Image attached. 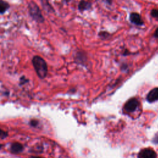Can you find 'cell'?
<instances>
[{
    "label": "cell",
    "instance_id": "5b68a950",
    "mask_svg": "<svg viewBox=\"0 0 158 158\" xmlns=\"http://www.w3.org/2000/svg\"><path fill=\"white\" fill-rule=\"evenodd\" d=\"M139 102L136 98H131L129 99L125 105V109L127 112L134 111L138 106Z\"/></svg>",
    "mask_w": 158,
    "mask_h": 158
},
{
    "label": "cell",
    "instance_id": "7c38bea8",
    "mask_svg": "<svg viewBox=\"0 0 158 158\" xmlns=\"http://www.w3.org/2000/svg\"><path fill=\"white\" fill-rule=\"evenodd\" d=\"M151 15L155 18L158 19V9H154L151 12Z\"/></svg>",
    "mask_w": 158,
    "mask_h": 158
},
{
    "label": "cell",
    "instance_id": "30bf717a",
    "mask_svg": "<svg viewBox=\"0 0 158 158\" xmlns=\"http://www.w3.org/2000/svg\"><path fill=\"white\" fill-rule=\"evenodd\" d=\"M10 8V4L4 0H0V15L5 14Z\"/></svg>",
    "mask_w": 158,
    "mask_h": 158
},
{
    "label": "cell",
    "instance_id": "5bb4252c",
    "mask_svg": "<svg viewBox=\"0 0 158 158\" xmlns=\"http://www.w3.org/2000/svg\"><path fill=\"white\" fill-rule=\"evenodd\" d=\"M30 124L32 127H36L38 125V121L35 119H32L30 120Z\"/></svg>",
    "mask_w": 158,
    "mask_h": 158
},
{
    "label": "cell",
    "instance_id": "8fae6325",
    "mask_svg": "<svg viewBox=\"0 0 158 158\" xmlns=\"http://www.w3.org/2000/svg\"><path fill=\"white\" fill-rule=\"evenodd\" d=\"M98 36L101 39H107L110 36V34L106 31H101L99 32Z\"/></svg>",
    "mask_w": 158,
    "mask_h": 158
},
{
    "label": "cell",
    "instance_id": "9c48e42d",
    "mask_svg": "<svg viewBox=\"0 0 158 158\" xmlns=\"http://www.w3.org/2000/svg\"><path fill=\"white\" fill-rule=\"evenodd\" d=\"M43 8L48 13L54 12V9L51 4L49 3V0H40Z\"/></svg>",
    "mask_w": 158,
    "mask_h": 158
},
{
    "label": "cell",
    "instance_id": "2e32d148",
    "mask_svg": "<svg viewBox=\"0 0 158 158\" xmlns=\"http://www.w3.org/2000/svg\"><path fill=\"white\" fill-rule=\"evenodd\" d=\"M103 1H104L109 5H111L112 3V0H103Z\"/></svg>",
    "mask_w": 158,
    "mask_h": 158
},
{
    "label": "cell",
    "instance_id": "7a4b0ae2",
    "mask_svg": "<svg viewBox=\"0 0 158 158\" xmlns=\"http://www.w3.org/2000/svg\"><path fill=\"white\" fill-rule=\"evenodd\" d=\"M28 10L29 15L34 21H35L38 23H44L45 20L44 17L43 15L42 12L40 9V7L35 2H34L33 1H31L28 2Z\"/></svg>",
    "mask_w": 158,
    "mask_h": 158
},
{
    "label": "cell",
    "instance_id": "3957f363",
    "mask_svg": "<svg viewBox=\"0 0 158 158\" xmlns=\"http://www.w3.org/2000/svg\"><path fill=\"white\" fill-rule=\"evenodd\" d=\"M138 158H157V154L152 149L144 148L139 151Z\"/></svg>",
    "mask_w": 158,
    "mask_h": 158
},
{
    "label": "cell",
    "instance_id": "6da1fadb",
    "mask_svg": "<svg viewBox=\"0 0 158 158\" xmlns=\"http://www.w3.org/2000/svg\"><path fill=\"white\" fill-rule=\"evenodd\" d=\"M31 62L38 76L40 78H44L48 73V65L44 59L39 56H35Z\"/></svg>",
    "mask_w": 158,
    "mask_h": 158
},
{
    "label": "cell",
    "instance_id": "e0dca14e",
    "mask_svg": "<svg viewBox=\"0 0 158 158\" xmlns=\"http://www.w3.org/2000/svg\"><path fill=\"white\" fill-rule=\"evenodd\" d=\"M128 54H130V52H129L127 49H125V50L124 51L123 54L124 56H125V55H128Z\"/></svg>",
    "mask_w": 158,
    "mask_h": 158
},
{
    "label": "cell",
    "instance_id": "ac0fdd59",
    "mask_svg": "<svg viewBox=\"0 0 158 158\" xmlns=\"http://www.w3.org/2000/svg\"><path fill=\"white\" fill-rule=\"evenodd\" d=\"M64 2H65V3H68V2H69L70 1V0H62Z\"/></svg>",
    "mask_w": 158,
    "mask_h": 158
},
{
    "label": "cell",
    "instance_id": "4fadbf2b",
    "mask_svg": "<svg viewBox=\"0 0 158 158\" xmlns=\"http://www.w3.org/2000/svg\"><path fill=\"white\" fill-rule=\"evenodd\" d=\"M7 136H8L7 132H6V131H4L1 128H0V138L2 139H4V138H6Z\"/></svg>",
    "mask_w": 158,
    "mask_h": 158
},
{
    "label": "cell",
    "instance_id": "52a82bcc",
    "mask_svg": "<svg viewBox=\"0 0 158 158\" xmlns=\"http://www.w3.org/2000/svg\"><path fill=\"white\" fill-rule=\"evenodd\" d=\"M146 99L149 102L158 101V88H155L151 90L148 94Z\"/></svg>",
    "mask_w": 158,
    "mask_h": 158
},
{
    "label": "cell",
    "instance_id": "ba28073f",
    "mask_svg": "<svg viewBox=\"0 0 158 158\" xmlns=\"http://www.w3.org/2000/svg\"><path fill=\"white\" fill-rule=\"evenodd\" d=\"M23 149V146H22V144L17 142H14L12 143L10 148V152L14 154H17L22 152Z\"/></svg>",
    "mask_w": 158,
    "mask_h": 158
},
{
    "label": "cell",
    "instance_id": "277c9868",
    "mask_svg": "<svg viewBox=\"0 0 158 158\" xmlns=\"http://www.w3.org/2000/svg\"><path fill=\"white\" fill-rule=\"evenodd\" d=\"M130 21L137 25V26H142L144 25V22L140 14L137 12H131L129 16Z\"/></svg>",
    "mask_w": 158,
    "mask_h": 158
},
{
    "label": "cell",
    "instance_id": "8992f818",
    "mask_svg": "<svg viewBox=\"0 0 158 158\" xmlns=\"http://www.w3.org/2000/svg\"><path fill=\"white\" fill-rule=\"evenodd\" d=\"M92 7V3L89 1L81 0L78 5V9L80 12H84L91 9Z\"/></svg>",
    "mask_w": 158,
    "mask_h": 158
},
{
    "label": "cell",
    "instance_id": "ffe728a7",
    "mask_svg": "<svg viewBox=\"0 0 158 158\" xmlns=\"http://www.w3.org/2000/svg\"><path fill=\"white\" fill-rule=\"evenodd\" d=\"M2 147V144H0V149Z\"/></svg>",
    "mask_w": 158,
    "mask_h": 158
},
{
    "label": "cell",
    "instance_id": "d6986e66",
    "mask_svg": "<svg viewBox=\"0 0 158 158\" xmlns=\"http://www.w3.org/2000/svg\"><path fill=\"white\" fill-rule=\"evenodd\" d=\"M30 158H43V157H36V156H33V157H31Z\"/></svg>",
    "mask_w": 158,
    "mask_h": 158
},
{
    "label": "cell",
    "instance_id": "9a60e30c",
    "mask_svg": "<svg viewBox=\"0 0 158 158\" xmlns=\"http://www.w3.org/2000/svg\"><path fill=\"white\" fill-rule=\"evenodd\" d=\"M154 36L156 38H158V27L156 28V31H154Z\"/></svg>",
    "mask_w": 158,
    "mask_h": 158
}]
</instances>
